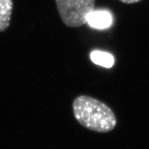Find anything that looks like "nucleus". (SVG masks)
I'll list each match as a JSON object with an SVG mask.
<instances>
[{
	"label": "nucleus",
	"mask_w": 149,
	"mask_h": 149,
	"mask_svg": "<svg viewBox=\"0 0 149 149\" xmlns=\"http://www.w3.org/2000/svg\"><path fill=\"white\" fill-rule=\"evenodd\" d=\"M113 18L109 12L93 11L87 17V22L90 27L95 29H106L112 24Z\"/></svg>",
	"instance_id": "nucleus-3"
},
{
	"label": "nucleus",
	"mask_w": 149,
	"mask_h": 149,
	"mask_svg": "<svg viewBox=\"0 0 149 149\" xmlns=\"http://www.w3.org/2000/svg\"><path fill=\"white\" fill-rule=\"evenodd\" d=\"M91 59L96 65L109 69L114 64V57L107 52L94 50L91 53Z\"/></svg>",
	"instance_id": "nucleus-5"
},
{
	"label": "nucleus",
	"mask_w": 149,
	"mask_h": 149,
	"mask_svg": "<svg viewBox=\"0 0 149 149\" xmlns=\"http://www.w3.org/2000/svg\"><path fill=\"white\" fill-rule=\"evenodd\" d=\"M72 109L79 123L91 131L106 133L113 130L117 123L113 111L96 98L86 95L77 97L73 101Z\"/></svg>",
	"instance_id": "nucleus-1"
},
{
	"label": "nucleus",
	"mask_w": 149,
	"mask_h": 149,
	"mask_svg": "<svg viewBox=\"0 0 149 149\" xmlns=\"http://www.w3.org/2000/svg\"><path fill=\"white\" fill-rule=\"evenodd\" d=\"M63 22L69 28L86 24L87 17L94 11L95 0H55Z\"/></svg>",
	"instance_id": "nucleus-2"
},
{
	"label": "nucleus",
	"mask_w": 149,
	"mask_h": 149,
	"mask_svg": "<svg viewBox=\"0 0 149 149\" xmlns=\"http://www.w3.org/2000/svg\"><path fill=\"white\" fill-rule=\"evenodd\" d=\"M12 10V0H0V32L5 31L9 27Z\"/></svg>",
	"instance_id": "nucleus-4"
},
{
	"label": "nucleus",
	"mask_w": 149,
	"mask_h": 149,
	"mask_svg": "<svg viewBox=\"0 0 149 149\" xmlns=\"http://www.w3.org/2000/svg\"><path fill=\"white\" fill-rule=\"evenodd\" d=\"M120 1L123 3H126V4H134V3L140 2L141 0H120Z\"/></svg>",
	"instance_id": "nucleus-6"
}]
</instances>
